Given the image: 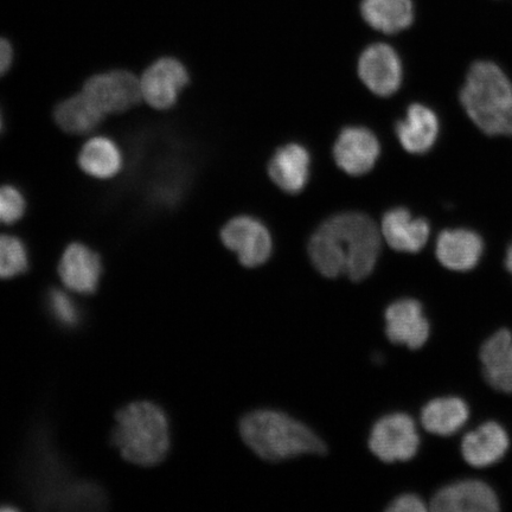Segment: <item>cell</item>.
<instances>
[{
	"mask_svg": "<svg viewBox=\"0 0 512 512\" xmlns=\"http://www.w3.org/2000/svg\"><path fill=\"white\" fill-rule=\"evenodd\" d=\"M380 252V229L360 213L332 216L309 242L312 264L326 278L348 275L352 281H362L373 273Z\"/></svg>",
	"mask_w": 512,
	"mask_h": 512,
	"instance_id": "cell-1",
	"label": "cell"
},
{
	"mask_svg": "<svg viewBox=\"0 0 512 512\" xmlns=\"http://www.w3.org/2000/svg\"><path fill=\"white\" fill-rule=\"evenodd\" d=\"M458 100L479 132L492 138L512 137V78L497 61H473L460 85Z\"/></svg>",
	"mask_w": 512,
	"mask_h": 512,
	"instance_id": "cell-2",
	"label": "cell"
},
{
	"mask_svg": "<svg viewBox=\"0 0 512 512\" xmlns=\"http://www.w3.org/2000/svg\"><path fill=\"white\" fill-rule=\"evenodd\" d=\"M243 441L258 456L270 462L303 454H322L326 447L309 427L284 413L255 411L240 422Z\"/></svg>",
	"mask_w": 512,
	"mask_h": 512,
	"instance_id": "cell-3",
	"label": "cell"
},
{
	"mask_svg": "<svg viewBox=\"0 0 512 512\" xmlns=\"http://www.w3.org/2000/svg\"><path fill=\"white\" fill-rule=\"evenodd\" d=\"M114 444L133 464L151 466L169 451V425L165 415L150 402H136L117 415Z\"/></svg>",
	"mask_w": 512,
	"mask_h": 512,
	"instance_id": "cell-4",
	"label": "cell"
},
{
	"mask_svg": "<svg viewBox=\"0 0 512 512\" xmlns=\"http://www.w3.org/2000/svg\"><path fill=\"white\" fill-rule=\"evenodd\" d=\"M420 437L411 416L393 414L377 421L369 447L384 463L407 462L419 451Z\"/></svg>",
	"mask_w": 512,
	"mask_h": 512,
	"instance_id": "cell-5",
	"label": "cell"
},
{
	"mask_svg": "<svg viewBox=\"0 0 512 512\" xmlns=\"http://www.w3.org/2000/svg\"><path fill=\"white\" fill-rule=\"evenodd\" d=\"M221 239L245 267L264 265L271 258L272 236L265 224L254 217L238 216L230 220L222 229Z\"/></svg>",
	"mask_w": 512,
	"mask_h": 512,
	"instance_id": "cell-6",
	"label": "cell"
},
{
	"mask_svg": "<svg viewBox=\"0 0 512 512\" xmlns=\"http://www.w3.org/2000/svg\"><path fill=\"white\" fill-rule=\"evenodd\" d=\"M83 93L104 114L130 110L143 98L140 81L124 70L93 76L86 82Z\"/></svg>",
	"mask_w": 512,
	"mask_h": 512,
	"instance_id": "cell-7",
	"label": "cell"
},
{
	"mask_svg": "<svg viewBox=\"0 0 512 512\" xmlns=\"http://www.w3.org/2000/svg\"><path fill=\"white\" fill-rule=\"evenodd\" d=\"M485 252V241L470 227L444 229L435 242V256L440 265L452 272L475 270Z\"/></svg>",
	"mask_w": 512,
	"mask_h": 512,
	"instance_id": "cell-8",
	"label": "cell"
},
{
	"mask_svg": "<svg viewBox=\"0 0 512 512\" xmlns=\"http://www.w3.org/2000/svg\"><path fill=\"white\" fill-rule=\"evenodd\" d=\"M358 75L374 94L393 95L399 91L403 78L400 57L388 44H373L358 60Z\"/></svg>",
	"mask_w": 512,
	"mask_h": 512,
	"instance_id": "cell-9",
	"label": "cell"
},
{
	"mask_svg": "<svg viewBox=\"0 0 512 512\" xmlns=\"http://www.w3.org/2000/svg\"><path fill=\"white\" fill-rule=\"evenodd\" d=\"M188 83L187 68L178 60L165 57L146 70L140 80V88L147 104L157 110H168L176 104Z\"/></svg>",
	"mask_w": 512,
	"mask_h": 512,
	"instance_id": "cell-10",
	"label": "cell"
},
{
	"mask_svg": "<svg viewBox=\"0 0 512 512\" xmlns=\"http://www.w3.org/2000/svg\"><path fill=\"white\" fill-rule=\"evenodd\" d=\"M381 146L375 134L364 127H347L339 134L334 146L338 168L350 176H362L374 168Z\"/></svg>",
	"mask_w": 512,
	"mask_h": 512,
	"instance_id": "cell-11",
	"label": "cell"
},
{
	"mask_svg": "<svg viewBox=\"0 0 512 512\" xmlns=\"http://www.w3.org/2000/svg\"><path fill=\"white\" fill-rule=\"evenodd\" d=\"M430 508L435 512H495L499 510V499L490 485L469 479L438 491Z\"/></svg>",
	"mask_w": 512,
	"mask_h": 512,
	"instance_id": "cell-12",
	"label": "cell"
},
{
	"mask_svg": "<svg viewBox=\"0 0 512 512\" xmlns=\"http://www.w3.org/2000/svg\"><path fill=\"white\" fill-rule=\"evenodd\" d=\"M430 330V323L418 300H399L386 311V334L390 342L413 350L420 349L428 341Z\"/></svg>",
	"mask_w": 512,
	"mask_h": 512,
	"instance_id": "cell-13",
	"label": "cell"
},
{
	"mask_svg": "<svg viewBox=\"0 0 512 512\" xmlns=\"http://www.w3.org/2000/svg\"><path fill=\"white\" fill-rule=\"evenodd\" d=\"M509 447L510 439L505 428L495 421H488L464 435L460 450L467 464L475 469H485L501 462Z\"/></svg>",
	"mask_w": 512,
	"mask_h": 512,
	"instance_id": "cell-14",
	"label": "cell"
},
{
	"mask_svg": "<svg viewBox=\"0 0 512 512\" xmlns=\"http://www.w3.org/2000/svg\"><path fill=\"white\" fill-rule=\"evenodd\" d=\"M381 233L394 251L415 254L430 240L431 224L425 217H414L405 208H395L384 215Z\"/></svg>",
	"mask_w": 512,
	"mask_h": 512,
	"instance_id": "cell-15",
	"label": "cell"
},
{
	"mask_svg": "<svg viewBox=\"0 0 512 512\" xmlns=\"http://www.w3.org/2000/svg\"><path fill=\"white\" fill-rule=\"evenodd\" d=\"M403 149L412 155H425L437 144L440 134L438 114L424 104L408 107L406 117L395 126Z\"/></svg>",
	"mask_w": 512,
	"mask_h": 512,
	"instance_id": "cell-16",
	"label": "cell"
},
{
	"mask_svg": "<svg viewBox=\"0 0 512 512\" xmlns=\"http://www.w3.org/2000/svg\"><path fill=\"white\" fill-rule=\"evenodd\" d=\"M479 360L489 386L512 394V332L501 329L486 339L480 348Z\"/></svg>",
	"mask_w": 512,
	"mask_h": 512,
	"instance_id": "cell-17",
	"label": "cell"
},
{
	"mask_svg": "<svg viewBox=\"0 0 512 512\" xmlns=\"http://www.w3.org/2000/svg\"><path fill=\"white\" fill-rule=\"evenodd\" d=\"M311 157L299 144L280 147L268 164V175L277 187L287 194H299L310 178Z\"/></svg>",
	"mask_w": 512,
	"mask_h": 512,
	"instance_id": "cell-18",
	"label": "cell"
},
{
	"mask_svg": "<svg viewBox=\"0 0 512 512\" xmlns=\"http://www.w3.org/2000/svg\"><path fill=\"white\" fill-rule=\"evenodd\" d=\"M59 272L64 285L70 290L93 293L101 277V260L92 249L74 243L62 255Z\"/></svg>",
	"mask_w": 512,
	"mask_h": 512,
	"instance_id": "cell-19",
	"label": "cell"
},
{
	"mask_svg": "<svg viewBox=\"0 0 512 512\" xmlns=\"http://www.w3.org/2000/svg\"><path fill=\"white\" fill-rule=\"evenodd\" d=\"M469 418V406L456 396L434 399L421 412L422 427L440 437L456 434L462 430Z\"/></svg>",
	"mask_w": 512,
	"mask_h": 512,
	"instance_id": "cell-20",
	"label": "cell"
},
{
	"mask_svg": "<svg viewBox=\"0 0 512 512\" xmlns=\"http://www.w3.org/2000/svg\"><path fill=\"white\" fill-rule=\"evenodd\" d=\"M361 14L371 28L383 34H398L414 22L412 0H363Z\"/></svg>",
	"mask_w": 512,
	"mask_h": 512,
	"instance_id": "cell-21",
	"label": "cell"
},
{
	"mask_svg": "<svg viewBox=\"0 0 512 512\" xmlns=\"http://www.w3.org/2000/svg\"><path fill=\"white\" fill-rule=\"evenodd\" d=\"M104 117L105 114L83 92L61 102L55 111L57 125L63 131L72 134H87L94 131Z\"/></svg>",
	"mask_w": 512,
	"mask_h": 512,
	"instance_id": "cell-22",
	"label": "cell"
},
{
	"mask_svg": "<svg viewBox=\"0 0 512 512\" xmlns=\"http://www.w3.org/2000/svg\"><path fill=\"white\" fill-rule=\"evenodd\" d=\"M79 164L89 176L107 179L118 174L123 165V157L112 140L98 137L82 147Z\"/></svg>",
	"mask_w": 512,
	"mask_h": 512,
	"instance_id": "cell-23",
	"label": "cell"
},
{
	"mask_svg": "<svg viewBox=\"0 0 512 512\" xmlns=\"http://www.w3.org/2000/svg\"><path fill=\"white\" fill-rule=\"evenodd\" d=\"M28 253L21 240L0 236V279H10L28 270Z\"/></svg>",
	"mask_w": 512,
	"mask_h": 512,
	"instance_id": "cell-24",
	"label": "cell"
},
{
	"mask_svg": "<svg viewBox=\"0 0 512 512\" xmlns=\"http://www.w3.org/2000/svg\"><path fill=\"white\" fill-rule=\"evenodd\" d=\"M25 200L21 191L10 185L0 187V224H12L22 219Z\"/></svg>",
	"mask_w": 512,
	"mask_h": 512,
	"instance_id": "cell-25",
	"label": "cell"
},
{
	"mask_svg": "<svg viewBox=\"0 0 512 512\" xmlns=\"http://www.w3.org/2000/svg\"><path fill=\"white\" fill-rule=\"evenodd\" d=\"M50 306L61 323L74 325L78 322V310H76L73 300L66 293L61 291L51 292Z\"/></svg>",
	"mask_w": 512,
	"mask_h": 512,
	"instance_id": "cell-26",
	"label": "cell"
},
{
	"mask_svg": "<svg viewBox=\"0 0 512 512\" xmlns=\"http://www.w3.org/2000/svg\"><path fill=\"white\" fill-rule=\"evenodd\" d=\"M387 510L390 512H424L427 507L419 496L407 494L396 498Z\"/></svg>",
	"mask_w": 512,
	"mask_h": 512,
	"instance_id": "cell-27",
	"label": "cell"
},
{
	"mask_svg": "<svg viewBox=\"0 0 512 512\" xmlns=\"http://www.w3.org/2000/svg\"><path fill=\"white\" fill-rule=\"evenodd\" d=\"M12 56H14V54H12L11 44L4 40V38H0V76L8 72L11 66Z\"/></svg>",
	"mask_w": 512,
	"mask_h": 512,
	"instance_id": "cell-28",
	"label": "cell"
},
{
	"mask_svg": "<svg viewBox=\"0 0 512 512\" xmlns=\"http://www.w3.org/2000/svg\"><path fill=\"white\" fill-rule=\"evenodd\" d=\"M504 266L507 268V271L512 275V242L505 251L504 256Z\"/></svg>",
	"mask_w": 512,
	"mask_h": 512,
	"instance_id": "cell-29",
	"label": "cell"
},
{
	"mask_svg": "<svg viewBox=\"0 0 512 512\" xmlns=\"http://www.w3.org/2000/svg\"><path fill=\"white\" fill-rule=\"evenodd\" d=\"M3 121H2V114H0V131H2Z\"/></svg>",
	"mask_w": 512,
	"mask_h": 512,
	"instance_id": "cell-30",
	"label": "cell"
}]
</instances>
